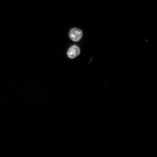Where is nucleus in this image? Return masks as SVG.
<instances>
[{"mask_svg":"<svg viewBox=\"0 0 157 157\" xmlns=\"http://www.w3.org/2000/svg\"><path fill=\"white\" fill-rule=\"evenodd\" d=\"M80 52V49L76 46H73L68 51L67 56L71 59H74L79 55Z\"/></svg>","mask_w":157,"mask_h":157,"instance_id":"f03ea898","label":"nucleus"},{"mask_svg":"<svg viewBox=\"0 0 157 157\" xmlns=\"http://www.w3.org/2000/svg\"><path fill=\"white\" fill-rule=\"evenodd\" d=\"M69 35L70 39L72 40L75 42H78L82 38V33L79 29H73L70 30Z\"/></svg>","mask_w":157,"mask_h":157,"instance_id":"f257e3e1","label":"nucleus"}]
</instances>
